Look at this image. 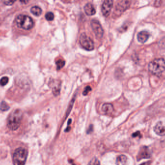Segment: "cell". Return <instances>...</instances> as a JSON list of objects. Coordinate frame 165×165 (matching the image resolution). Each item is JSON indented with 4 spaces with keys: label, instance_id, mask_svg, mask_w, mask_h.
<instances>
[{
    "label": "cell",
    "instance_id": "1",
    "mask_svg": "<svg viewBox=\"0 0 165 165\" xmlns=\"http://www.w3.org/2000/svg\"><path fill=\"white\" fill-rule=\"evenodd\" d=\"M23 113L19 109H16L11 112L7 119L8 128L13 131L19 128L22 119Z\"/></svg>",
    "mask_w": 165,
    "mask_h": 165
},
{
    "label": "cell",
    "instance_id": "2",
    "mask_svg": "<svg viewBox=\"0 0 165 165\" xmlns=\"http://www.w3.org/2000/svg\"><path fill=\"white\" fill-rule=\"evenodd\" d=\"M149 70L151 73L159 75L165 71V60L158 58L151 61L148 65Z\"/></svg>",
    "mask_w": 165,
    "mask_h": 165
},
{
    "label": "cell",
    "instance_id": "3",
    "mask_svg": "<svg viewBox=\"0 0 165 165\" xmlns=\"http://www.w3.org/2000/svg\"><path fill=\"white\" fill-rule=\"evenodd\" d=\"M15 23L18 27L25 30L31 29L34 26V22L32 18L24 15L18 16L15 19Z\"/></svg>",
    "mask_w": 165,
    "mask_h": 165
},
{
    "label": "cell",
    "instance_id": "4",
    "mask_svg": "<svg viewBox=\"0 0 165 165\" xmlns=\"http://www.w3.org/2000/svg\"><path fill=\"white\" fill-rule=\"evenodd\" d=\"M27 150L23 148L17 149L13 155V162L14 165H24L27 158Z\"/></svg>",
    "mask_w": 165,
    "mask_h": 165
},
{
    "label": "cell",
    "instance_id": "5",
    "mask_svg": "<svg viewBox=\"0 0 165 165\" xmlns=\"http://www.w3.org/2000/svg\"><path fill=\"white\" fill-rule=\"evenodd\" d=\"M79 42L83 48L86 51H92L94 48V43L91 38L85 33H82Z\"/></svg>",
    "mask_w": 165,
    "mask_h": 165
},
{
    "label": "cell",
    "instance_id": "6",
    "mask_svg": "<svg viewBox=\"0 0 165 165\" xmlns=\"http://www.w3.org/2000/svg\"><path fill=\"white\" fill-rule=\"evenodd\" d=\"M91 25L96 37L99 39L102 38L103 35L104 31L99 21L94 19L91 20Z\"/></svg>",
    "mask_w": 165,
    "mask_h": 165
},
{
    "label": "cell",
    "instance_id": "7",
    "mask_svg": "<svg viewBox=\"0 0 165 165\" xmlns=\"http://www.w3.org/2000/svg\"><path fill=\"white\" fill-rule=\"evenodd\" d=\"M113 5V1L111 0H107L103 2L102 6V12L103 15L105 17H108L109 15Z\"/></svg>",
    "mask_w": 165,
    "mask_h": 165
},
{
    "label": "cell",
    "instance_id": "8",
    "mask_svg": "<svg viewBox=\"0 0 165 165\" xmlns=\"http://www.w3.org/2000/svg\"><path fill=\"white\" fill-rule=\"evenodd\" d=\"M156 134L159 136H165V121H160L156 124L153 128Z\"/></svg>",
    "mask_w": 165,
    "mask_h": 165
},
{
    "label": "cell",
    "instance_id": "9",
    "mask_svg": "<svg viewBox=\"0 0 165 165\" xmlns=\"http://www.w3.org/2000/svg\"><path fill=\"white\" fill-rule=\"evenodd\" d=\"M130 5V2L129 1H121L117 4L116 7V12L118 13H123L126 10Z\"/></svg>",
    "mask_w": 165,
    "mask_h": 165
},
{
    "label": "cell",
    "instance_id": "10",
    "mask_svg": "<svg viewBox=\"0 0 165 165\" xmlns=\"http://www.w3.org/2000/svg\"><path fill=\"white\" fill-rule=\"evenodd\" d=\"M151 152L147 147L143 146L140 149L137 156V160H140L142 159H147L151 157Z\"/></svg>",
    "mask_w": 165,
    "mask_h": 165
},
{
    "label": "cell",
    "instance_id": "11",
    "mask_svg": "<svg viewBox=\"0 0 165 165\" xmlns=\"http://www.w3.org/2000/svg\"><path fill=\"white\" fill-rule=\"evenodd\" d=\"M150 36V33L147 31H141L138 33L137 35V39L139 42L141 43H144L147 41Z\"/></svg>",
    "mask_w": 165,
    "mask_h": 165
},
{
    "label": "cell",
    "instance_id": "12",
    "mask_svg": "<svg viewBox=\"0 0 165 165\" xmlns=\"http://www.w3.org/2000/svg\"><path fill=\"white\" fill-rule=\"evenodd\" d=\"M84 10L87 15L92 16L96 14V10L93 5L91 4H87L84 7Z\"/></svg>",
    "mask_w": 165,
    "mask_h": 165
},
{
    "label": "cell",
    "instance_id": "13",
    "mask_svg": "<svg viewBox=\"0 0 165 165\" xmlns=\"http://www.w3.org/2000/svg\"><path fill=\"white\" fill-rule=\"evenodd\" d=\"M113 110L114 109H113V105L110 103H105L102 107V111L106 114L110 115L112 114Z\"/></svg>",
    "mask_w": 165,
    "mask_h": 165
},
{
    "label": "cell",
    "instance_id": "14",
    "mask_svg": "<svg viewBox=\"0 0 165 165\" xmlns=\"http://www.w3.org/2000/svg\"><path fill=\"white\" fill-rule=\"evenodd\" d=\"M116 165H128V159L126 156L121 155L118 156L116 161Z\"/></svg>",
    "mask_w": 165,
    "mask_h": 165
},
{
    "label": "cell",
    "instance_id": "15",
    "mask_svg": "<svg viewBox=\"0 0 165 165\" xmlns=\"http://www.w3.org/2000/svg\"><path fill=\"white\" fill-rule=\"evenodd\" d=\"M31 13L35 16H40L42 14V10L40 7L38 6H34L31 8Z\"/></svg>",
    "mask_w": 165,
    "mask_h": 165
},
{
    "label": "cell",
    "instance_id": "16",
    "mask_svg": "<svg viewBox=\"0 0 165 165\" xmlns=\"http://www.w3.org/2000/svg\"><path fill=\"white\" fill-rule=\"evenodd\" d=\"M56 65H57V69L58 70H60L65 65V62L62 59H59L56 61Z\"/></svg>",
    "mask_w": 165,
    "mask_h": 165
},
{
    "label": "cell",
    "instance_id": "17",
    "mask_svg": "<svg viewBox=\"0 0 165 165\" xmlns=\"http://www.w3.org/2000/svg\"><path fill=\"white\" fill-rule=\"evenodd\" d=\"M10 109L9 106L5 101H2L0 105V110L3 111H8Z\"/></svg>",
    "mask_w": 165,
    "mask_h": 165
},
{
    "label": "cell",
    "instance_id": "18",
    "mask_svg": "<svg viewBox=\"0 0 165 165\" xmlns=\"http://www.w3.org/2000/svg\"><path fill=\"white\" fill-rule=\"evenodd\" d=\"M45 17L46 20L48 21H52L54 19V15L52 12H48L45 14Z\"/></svg>",
    "mask_w": 165,
    "mask_h": 165
},
{
    "label": "cell",
    "instance_id": "19",
    "mask_svg": "<svg viewBox=\"0 0 165 165\" xmlns=\"http://www.w3.org/2000/svg\"><path fill=\"white\" fill-rule=\"evenodd\" d=\"M87 165H100L99 160L96 157H93Z\"/></svg>",
    "mask_w": 165,
    "mask_h": 165
},
{
    "label": "cell",
    "instance_id": "20",
    "mask_svg": "<svg viewBox=\"0 0 165 165\" xmlns=\"http://www.w3.org/2000/svg\"><path fill=\"white\" fill-rule=\"evenodd\" d=\"M9 79L8 77H4L0 79V85L2 86H5L8 82Z\"/></svg>",
    "mask_w": 165,
    "mask_h": 165
},
{
    "label": "cell",
    "instance_id": "21",
    "mask_svg": "<svg viewBox=\"0 0 165 165\" xmlns=\"http://www.w3.org/2000/svg\"><path fill=\"white\" fill-rule=\"evenodd\" d=\"M91 91V88L89 86H86V87L85 88V90L82 93V94H84V96H86L88 94L89 92Z\"/></svg>",
    "mask_w": 165,
    "mask_h": 165
},
{
    "label": "cell",
    "instance_id": "22",
    "mask_svg": "<svg viewBox=\"0 0 165 165\" xmlns=\"http://www.w3.org/2000/svg\"><path fill=\"white\" fill-rule=\"evenodd\" d=\"M15 1H5L3 2L4 4L7 5H13V4L15 2Z\"/></svg>",
    "mask_w": 165,
    "mask_h": 165
},
{
    "label": "cell",
    "instance_id": "23",
    "mask_svg": "<svg viewBox=\"0 0 165 165\" xmlns=\"http://www.w3.org/2000/svg\"><path fill=\"white\" fill-rule=\"evenodd\" d=\"M140 135V132L139 131H137L132 134V137L135 138L136 137H139Z\"/></svg>",
    "mask_w": 165,
    "mask_h": 165
}]
</instances>
